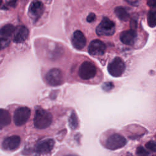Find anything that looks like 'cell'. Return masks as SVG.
<instances>
[{
	"label": "cell",
	"mask_w": 156,
	"mask_h": 156,
	"mask_svg": "<svg viewBox=\"0 0 156 156\" xmlns=\"http://www.w3.org/2000/svg\"><path fill=\"white\" fill-rule=\"evenodd\" d=\"M52 116L51 113L42 108H38L34 118V126L39 129L48 127L52 123Z\"/></svg>",
	"instance_id": "1"
},
{
	"label": "cell",
	"mask_w": 156,
	"mask_h": 156,
	"mask_svg": "<svg viewBox=\"0 0 156 156\" xmlns=\"http://www.w3.org/2000/svg\"><path fill=\"white\" fill-rule=\"evenodd\" d=\"M115 32V24L107 17H104L96 27V34L100 36L112 35Z\"/></svg>",
	"instance_id": "2"
},
{
	"label": "cell",
	"mask_w": 156,
	"mask_h": 156,
	"mask_svg": "<svg viewBox=\"0 0 156 156\" xmlns=\"http://www.w3.org/2000/svg\"><path fill=\"white\" fill-rule=\"evenodd\" d=\"M127 143L126 139L119 133L111 135L106 140L105 146L110 150H116L123 147Z\"/></svg>",
	"instance_id": "3"
},
{
	"label": "cell",
	"mask_w": 156,
	"mask_h": 156,
	"mask_svg": "<svg viewBox=\"0 0 156 156\" xmlns=\"http://www.w3.org/2000/svg\"><path fill=\"white\" fill-rule=\"evenodd\" d=\"M126 66L123 60L118 57H115L107 66V69L112 76L119 77L125 71Z\"/></svg>",
	"instance_id": "4"
},
{
	"label": "cell",
	"mask_w": 156,
	"mask_h": 156,
	"mask_svg": "<svg viewBox=\"0 0 156 156\" xmlns=\"http://www.w3.org/2000/svg\"><path fill=\"white\" fill-rule=\"evenodd\" d=\"M96 74V68L95 65L88 61L83 62L80 66L79 75L83 80L90 79L94 77Z\"/></svg>",
	"instance_id": "5"
},
{
	"label": "cell",
	"mask_w": 156,
	"mask_h": 156,
	"mask_svg": "<svg viewBox=\"0 0 156 156\" xmlns=\"http://www.w3.org/2000/svg\"><path fill=\"white\" fill-rule=\"evenodd\" d=\"M47 83L51 86H58L63 83V76L60 69L52 68L46 74L45 77Z\"/></svg>",
	"instance_id": "6"
},
{
	"label": "cell",
	"mask_w": 156,
	"mask_h": 156,
	"mask_svg": "<svg viewBox=\"0 0 156 156\" xmlns=\"http://www.w3.org/2000/svg\"><path fill=\"white\" fill-rule=\"evenodd\" d=\"M30 115V110L27 107L18 108L14 113L13 120L15 125L21 126L28 121Z\"/></svg>",
	"instance_id": "7"
},
{
	"label": "cell",
	"mask_w": 156,
	"mask_h": 156,
	"mask_svg": "<svg viewBox=\"0 0 156 156\" xmlns=\"http://www.w3.org/2000/svg\"><path fill=\"white\" fill-rule=\"evenodd\" d=\"M106 46L101 40L96 39L92 40L88 45V51L92 55H101L104 54Z\"/></svg>",
	"instance_id": "8"
},
{
	"label": "cell",
	"mask_w": 156,
	"mask_h": 156,
	"mask_svg": "<svg viewBox=\"0 0 156 156\" xmlns=\"http://www.w3.org/2000/svg\"><path fill=\"white\" fill-rule=\"evenodd\" d=\"M44 12V5L43 3L38 0L33 1L30 4L29 13L30 16L35 21L39 19Z\"/></svg>",
	"instance_id": "9"
},
{
	"label": "cell",
	"mask_w": 156,
	"mask_h": 156,
	"mask_svg": "<svg viewBox=\"0 0 156 156\" xmlns=\"http://www.w3.org/2000/svg\"><path fill=\"white\" fill-rule=\"evenodd\" d=\"M21 143V138L18 135H12L5 138L2 143V147L7 151H14L17 149Z\"/></svg>",
	"instance_id": "10"
},
{
	"label": "cell",
	"mask_w": 156,
	"mask_h": 156,
	"mask_svg": "<svg viewBox=\"0 0 156 156\" xmlns=\"http://www.w3.org/2000/svg\"><path fill=\"white\" fill-rule=\"evenodd\" d=\"M54 146V141L51 138H47L40 141L35 146V151L40 154L50 152Z\"/></svg>",
	"instance_id": "11"
},
{
	"label": "cell",
	"mask_w": 156,
	"mask_h": 156,
	"mask_svg": "<svg viewBox=\"0 0 156 156\" xmlns=\"http://www.w3.org/2000/svg\"><path fill=\"white\" fill-rule=\"evenodd\" d=\"M87 40L80 30H76L73 35L71 43L73 47L77 49H82L86 44Z\"/></svg>",
	"instance_id": "12"
},
{
	"label": "cell",
	"mask_w": 156,
	"mask_h": 156,
	"mask_svg": "<svg viewBox=\"0 0 156 156\" xmlns=\"http://www.w3.org/2000/svg\"><path fill=\"white\" fill-rule=\"evenodd\" d=\"M136 37V33L134 29L126 30L120 34L119 38L121 41L127 45H132Z\"/></svg>",
	"instance_id": "13"
},
{
	"label": "cell",
	"mask_w": 156,
	"mask_h": 156,
	"mask_svg": "<svg viewBox=\"0 0 156 156\" xmlns=\"http://www.w3.org/2000/svg\"><path fill=\"white\" fill-rule=\"evenodd\" d=\"M28 36H29L28 29L26 26H21L19 27L17 30L16 31L13 37V41L16 43H21L26 41L28 38Z\"/></svg>",
	"instance_id": "14"
},
{
	"label": "cell",
	"mask_w": 156,
	"mask_h": 156,
	"mask_svg": "<svg viewBox=\"0 0 156 156\" xmlns=\"http://www.w3.org/2000/svg\"><path fill=\"white\" fill-rule=\"evenodd\" d=\"M11 121L9 112L3 108H0V127L2 128L8 126Z\"/></svg>",
	"instance_id": "15"
},
{
	"label": "cell",
	"mask_w": 156,
	"mask_h": 156,
	"mask_svg": "<svg viewBox=\"0 0 156 156\" xmlns=\"http://www.w3.org/2000/svg\"><path fill=\"white\" fill-rule=\"evenodd\" d=\"M115 13L119 19L122 21H127L129 18V13L127 9L123 7H116L115 9Z\"/></svg>",
	"instance_id": "16"
},
{
	"label": "cell",
	"mask_w": 156,
	"mask_h": 156,
	"mask_svg": "<svg viewBox=\"0 0 156 156\" xmlns=\"http://www.w3.org/2000/svg\"><path fill=\"white\" fill-rule=\"evenodd\" d=\"M15 27L11 24H7L0 29V35L5 38L10 37L14 32Z\"/></svg>",
	"instance_id": "17"
},
{
	"label": "cell",
	"mask_w": 156,
	"mask_h": 156,
	"mask_svg": "<svg viewBox=\"0 0 156 156\" xmlns=\"http://www.w3.org/2000/svg\"><path fill=\"white\" fill-rule=\"evenodd\" d=\"M147 23L151 27L156 26V10H150L147 14Z\"/></svg>",
	"instance_id": "18"
},
{
	"label": "cell",
	"mask_w": 156,
	"mask_h": 156,
	"mask_svg": "<svg viewBox=\"0 0 156 156\" xmlns=\"http://www.w3.org/2000/svg\"><path fill=\"white\" fill-rule=\"evenodd\" d=\"M68 122L70 128H71L73 130L77 129L79 126V121L77 116L74 112H73L71 114L68 119Z\"/></svg>",
	"instance_id": "19"
},
{
	"label": "cell",
	"mask_w": 156,
	"mask_h": 156,
	"mask_svg": "<svg viewBox=\"0 0 156 156\" xmlns=\"http://www.w3.org/2000/svg\"><path fill=\"white\" fill-rule=\"evenodd\" d=\"M136 154L137 156H148L149 154L143 146H140L136 148Z\"/></svg>",
	"instance_id": "20"
},
{
	"label": "cell",
	"mask_w": 156,
	"mask_h": 156,
	"mask_svg": "<svg viewBox=\"0 0 156 156\" xmlns=\"http://www.w3.org/2000/svg\"><path fill=\"white\" fill-rule=\"evenodd\" d=\"M145 146L148 150L152 152H156V141H149L146 143Z\"/></svg>",
	"instance_id": "21"
},
{
	"label": "cell",
	"mask_w": 156,
	"mask_h": 156,
	"mask_svg": "<svg viewBox=\"0 0 156 156\" xmlns=\"http://www.w3.org/2000/svg\"><path fill=\"white\" fill-rule=\"evenodd\" d=\"M10 44V41L9 39L5 37L0 38V49H3L7 48Z\"/></svg>",
	"instance_id": "22"
},
{
	"label": "cell",
	"mask_w": 156,
	"mask_h": 156,
	"mask_svg": "<svg viewBox=\"0 0 156 156\" xmlns=\"http://www.w3.org/2000/svg\"><path fill=\"white\" fill-rule=\"evenodd\" d=\"M113 87L114 85L112 82H105L102 84V88L103 89V90L105 91H109L113 88Z\"/></svg>",
	"instance_id": "23"
},
{
	"label": "cell",
	"mask_w": 156,
	"mask_h": 156,
	"mask_svg": "<svg viewBox=\"0 0 156 156\" xmlns=\"http://www.w3.org/2000/svg\"><path fill=\"white\" fill-rule=\"evenodd\" d=\"M96 19V15L94 13H90L87 17V21L89 23H91Z\"/></svg>",
	"instance_id": "24"
},
{
	"label": "cell",
	"mask_w": 156,
	"mask_h": 156,
	"mask_svg": "<svg viewBox=\"0 0 156 156\" xmlns=\"http://www.w3.org/2000/svg\"><path fill=\"white\" fill-rule=\"evenodd\" d=\"M147 5L154 9H156V0H147Z\"/></svg>",
	"instance_id": "25"
},
{
	"label": "cell",
	"mask_w": 156,
	"mask_h": 156,
	"mask_svg": "<svg viewBox=\"0 0 156 156\" xmlns=\"http://www.w3.org/2000/svg\"><path fill=\"white\" fill-rule=\"evenodd\" d=\"M127 1L132 5H136L138 3V0H127Z\"/></svg>",
	"instance_id": "26"
},
{
	"label": "cell",
	"mask_w": 156,
	"mask_h": 156,
	"mask_svg": "<svg viewBox=\"0 0 156 156\" xmlns=\"http://www.w3.org/2000/svg\"><path fill=\"white\" fill-rule=\"evenodd\" d=\"M65 156H78L77 155H74V154H69V155H66Z\"/></svg>",
	"instance_id": "27"
},
{
	"label": "cell",
	"mask_w": 156,
	"mask_h": 156,
	"mask_svg": "<svg viewBox=\"0 0 156 156\" xmlns=\"http://www.w3.org/2000/svg\"><path fill=\"white\" fill-rule=\"evenodd\" d=\"M123 156H132V155L131 154L128 153V154H127V155H123Z\"/></svg>",
	"instance_id": "28"
},
{
	"label": "cell",
	"mask_w": 156,
	"mask_h": 156,
	"mask_svg": "<svg viewBox=\"0 0 156 156\" xmlns=\"http://www.w3.org/2000/svg\"><path fill=\"white\" fill-rule=\"evenodd\" d=\"M2 0H0V5H1V3H2Z\"/></svg>",
	"instance_id": "29"
}]
</instances>
